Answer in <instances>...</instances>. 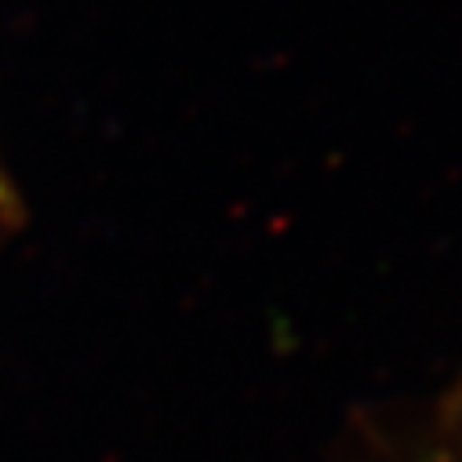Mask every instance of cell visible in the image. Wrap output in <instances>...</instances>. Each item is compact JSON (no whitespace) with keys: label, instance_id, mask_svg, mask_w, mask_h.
<instances>
[{"label":"cell","instance_id":"obj_1","mask_svg":"<svg viewBox=\"0 0 462 462\" xmlns=\"http://www.w3.org/2000/svg\"><path fill=\"white\" fill-rule=\"evenodd\" d=\"M15 211H19V204H15V193H12V186L5 182V175H0V218H5V222H12V218H15Z\"/></svg>","mask_w":462,"mask_h":462}]
</instances>
